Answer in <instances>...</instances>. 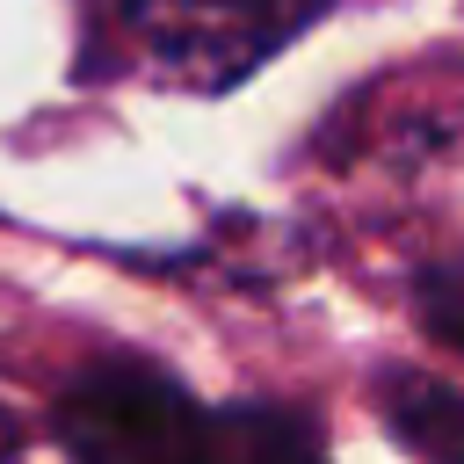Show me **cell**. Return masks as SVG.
Listing matches in <instances>:
<instances>
[{"instance_id": "obj_2", "label": "cell", "mask_w": 464, "mask_h": 464, "mask_svg": "<svg viewBox=\"0 0 464 464\" xmlns=\"http://www.w3.org/2000/svg\"><path fill=\"white\" fill-rule=\"evenodd\" d=\"M334 7L341 0H116L109 58L116 72L174 94H225Z\"/></svg>"}, {"instance_id": "obj_3", "label": "cell", "mask_w": 464, "mask_h": 464, "mask_svg": "<svg viewBox=\"0 0 464 464\" xmlns=\"http://www.w3.org/2000/svg\"><path fill=\"white\" fill-rule=\"evenodd\" d=\"M377 406H384V428L420 464H464V384H442V377H384Z\"/></svg>"}, {"instance_id": "obj_1", "label": "cell", "mask_w": 464, "mask_h": 464, "mask_svg": "<svg viewBox=\"0 0 464 464\" xmlns=\"http://www.w3.org/2000/svg\"><path fill=\"white\" fill-rule=\"evenodd\" d=\"M58 450L72 464H326L290 406H203L152 362H94L58 392Z\"/></svg>"}, {"instance_id": "obj_5", "label": "cell", "mask_w": 464, "mask_h": 464, "mask_svg": "<svg viewBox=\"0 0 464 464\" xmlns=\"http://www.w3.org/2000/svg\"><path fill=\"white\" fill-rule=\"evenodd\" d=\"M14 450H22V428H14V413H7V406H0V464H7V457H14Z\"/></svg>"}, {"instance_id": "obj_4", "label": "cell", "mask_w": 464, "mask_h": 464, "mask_svg": "<svg viewBox=\"0 0 464 464\" xmlns=\"http://www.w3.org/2000/svg\"><path fill=\"white\" fill-rule=\"evenodd\" d=\"M413 304H420V326H428L442 348H457V355H464V261L428 268V276L413 283Z\"/></svg>"}]
</instances>
